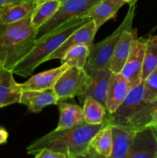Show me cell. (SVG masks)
<instances>
[{"label":"cell","mask_w":157,"mask_h":158,"mask_svg":"<svg viewBox=\"0 0 157 158\" xmlns=\"http://www.w3.org/2000/svg\"><path fill=\"white\" fill-rule=\"evenodd\" d=\"M108 122L101 124L84 123L66 129L56 130L34 140L27 147V153L35 155L44 148L65 154L68 158L80 155L87 151L94 136Z\"/></svg>","instance_id":"1"},{"label":"cell","mask_w":157,"mask_h":158,"mask_svg":"<svg viewBox=\"0 0 157 158\" xmlns=\"http://www.w3.org/2000/svg\"><path fill=\"white\" fill-rule=\"evenodd\" d=\"M32 15L15 23L0 25L2 67L12 71L35 46L37 30L32 24Z\"/></svg>","instance_id":"2"},{"label":"cell","mask_w":157,"mask_h":158,"mask_svg":"<svg viewBox=\"0 0 157 158\" xmlns=\"http://www.w3.org/2000/svg\"><path fill=\"white\" fill-rule=\"evenodd\" d=\"M91 19H92L86 16L75 18L36 41L32 50L15 66L12 72L21 77H29L38 65L47 61L49 56L53 53L69 35Z\"/></svg>","instance_id":"3"},{"label":"cell","mask_w":157,"mask_h":158,"mask_svg":"<svg viewBox=\"0 0 157 158\" xmlns=\"http://www.w3.org/2000/svg\"><path fill=\"white\" fill-rule=\"evenodd\" d=\"M135 16V4L130 5L129 12L120 26L103 41L92 46L84 69L88 74L97 69L109 68L111 58L113 54L122 32L126 29H132V22Z\"/></svg>","instance_id":"4"},{"label":"cell","mask_w":157,"mask_h":158,"mask_svg":"<svg viewBox=\"0 0 157 158\" xmlns=\"http://www.w3.org/2000/svg\"><path fill=\"white\" fill-rule=\"evenodd\" d=\"M102 1L103 0H60V5L56 12L37 29L36 41L74 19L86 16Z\"/></svg>","instance_id":"5"},{"label":"cell","mask_w":157,"mask_h":158,"mask_svg":"<svg viewBox=\"0 0 157 158\" xmlns=\"http://www.w3.org/2000/svg\"><path fill=\"white\" fill-rule=\"evenodd\" d=\"M92 83V78L84 69L69 67L57 80L53 91L58 102L78 97L83 99Z\"/></svg>","instance_id":"6"},{"label":"cell","mask_w":157,"mask_h":158,"mask_svg":"<svg viewBox=\"0 0 157 158\" xmlns=\"http://www.w3.org/2000/svg\"><path fill=\"white\" fill-rule=\"evenodd\" d=\"M144 86L143 82L135 86H132L116 110L112 114L107 115L108 123L112 125L125 127L128 120L132 114L145 103Z\"/></svg>","instance_id":"7"},{"label":"cell","mask_w":157,"mask_h":158,"mask_svg":"<svg viewBox=\"0 0 157 158\" xmlns=\"http://www.w3.org/2000/svg\"><path fill=\"white\" fill-rule=\"evenodd\" d=\"M146 40L136 38L132 41L130 52L125 63L121 73L131 84L135 86L142 83L143 60Z\"/></svg>","instance_id":"8"},{"label":"cell","mask_w":157,"mask_h":158,"mask_svg":"<svg viewBox=\"0 0 157 158\" xmlns=\"http://www.w3.org/2000/svg\"><path fill=\"white\" fill-rule=\"evenodd\" d=\"M157 157V127L147 126L135 131L127 158H155Z\"/></svg>","instance_id":"9"},{"label":"cell","mask_w":157,"mask_h":158,"mask_svg":"<svg viewBox=\"0 0 157 158\" xmlns=\"http://www.w3.org/2000/svg\"><path fill=\"white\" fill-rule=\"evenodd\" d=\"M96 32L94 21L92 19L89 20L86 24L75 30L72 35H69L66 41L53 53L49 56L47 61L56 59L61 60L69 49L80 45H85L91 49L93 46L94 37Z\"/></svg>","instance_id":"10"},{"label":"cell","mask_w":157,"mask_h":158,"mask_svg":"<svg viewBox=\"0 0 157 158\" xmlns=\"http://www.w3.org/2000/svg\"><path fill=\"white\" fill-rule=\"evenodd\" d=\"M132 86L126 78L119 73H113L110 77L106 96V110L111 114L116 110L127 97Z\"/></svg>","instance_id":"11"},{"label":"cell","mask_w":157,"mask_h":158,"mask_svg":"<svg viewBox=\"0 0 157 158\" xmlns=\"http://www.w3.org/2000/svg\"><path fill=\"white\" fill-rule=\"evenodd\" d=\"M69 68L66 64L58 67L40 73L29 78L27 81L19 83L22 92L23 91H42L52 89L62 74Z\"/></svg>","instance_id":"12"},{"label":"cell","mask_w":157,"mask_h":158,"mask_svg":"<svg viewBox=\"0 0 157 158\" xmlns=\"http://www.w3.org/2000/svg\"><path fill=\"white\" fill-rule=\"evenodd\" d=\"M111 125L112 148L108 158H127L130 151L135 131L127 127Z\"/></svg>","instance_id":"13"},{"label":"cell","mask_w":157,"mask_h":158,"mask_svg":"<svg viewBox=\"0 0 157 158\" xmlns=\"http://www.w3.org/2000/svg\"><path fill=\"white\" fill-rule=\"evenodd\" d=\"M22 90L15 82L13 73L0 66V109L14 103H20Z\"/></svg>","instance_id":"14"},{"label":"cell","mask_w":157,"mask_h":158,"mask_svg":"<svg viewBox=\"0 0 157 158\" xmlns=\"http://www.w3.org/2000/svg\"><path fill=\"white\" fill-rule=\"evenodd\" d=\"M136 30L126 29L122 32L109 63V69L113 73H121L129 55L132 43L136 38Z\"/></svg>","instance_id":"15"},{"label":"cell","mask_w":157,"mask_h":158,"mask_svg":"<svg viewBox=\"0 0 157 158\" xmlns=\"http://www.w3.org/2000/svg\"><path fill=\"white\" fill-rule=\"evenodd\" d=\"M112 74V72L109 68L97 69L89 74L92 78V83L81 101L83 102L86 97H91L102 103L104 106H106L108 86Z\"/></svg>","instance_id":"16"},{"label":"cell","mask_w":157,"mask_h":158,"mask_svg":"<svg viewBox=\"0 0 157 158\" xmlns=\"http://www.w3.org/2000/svg\"><path fill=\"white\" fill-rule=\"evenodd\" d=\"M20 103L27 106L31 112L38 113L49 105H58V99L53 89L42 91H23Z\"/></svg>","instance_id":"17"},{"label":"cell","mask_w":157,"mask_h":158,"mask_svg":"<svg viewBox=\"0 0 157 158\" xmlns=\"http://www.w3.org/2000/svg\"><path fill=\"white\" fill-rule=\"evenodd\" d=\"M39 4L35 2H23L3 6L0 9V25L24 19L32 15Z\"/></svg>","instance_id":"18"},{"label":"cell","mask_w":157,"mask_h":158,"mask_svg":"<svg viewBox=\"0 0 157 158\" xmlns=\"http://www.w3.org/2000/svg\"><path fill=\"white\" fill-rule=\"evenodd\" d=\"M126 3L123 0H103L86 15V17L93 20L95 29L98 31L104 23L116 15L119 9Z\"/></svg>","instance_id":"19"},{"label":"cell","mask_w":157,"mask_h":158,"mask_svg":"<svg viewBox=\"0 0 157 158\" xmlns=\"http://www.w3.org/2000/svg\"><path fill=\"white\" fill-rule=\"evenodd\" d=\"M59 120L56 130L66 129L84 123L83 108L75 104L58 102Z\"/></svg>","instance_id":"20"},{"label":"cell","mask_w":157,"mask_h":158,"mask_svg":"<svg viewBox=\"0 0 157 158\" xmlns=\"http://www.w3.org/2000/svg\"><path fill=\"white\" fill-rule=\"evenodd\" d=\"M157 110V98L150 102H145L132 117L128 120L125 127L135 131L147 127L152 120V115Z\"/></svg>","instance_id":"21"},{"label":"cell","mask_w":157,"mask_h":158,"mask_svg":"<svg viewBox=\"0 0 157 158\" xmlns=\"http://www.w3.org/2000/svg\"><path fill=\"white\" fill-rule=\"evenodd\" d=\"M84 120L89 124H101L108 122V112L106 106L91 97H86L83 100Z\"/></svg>","instance_id":"22"},{"label":"cell","mask_w":157,"mask_h":158,"mask_svg":"<svg viewBox=\"0 0 157 158\" xmlns=\"http://www.w3.org/2000/svg\"><path fill=\"white\" fill-rule=\"evenodd\" d=\"M89 147L104 158H108L110 156L112 148V134L109 123L102 128L94 136L89 143Z\"/></svg>","instance_id":"23"},{"label":"cell","mask_w":157,"mask_h":158,"mask_svg":"<svg viewBox=\"0 0 157 158\" xmlns=\"http://www.w3.org/2000/svg\"><path fill=\"white\" fill-rule=\"evenodd\" d=\"M157 67V35H150L146 40L143 60L142 82Z\"/></svg>","instance_id":"24"},{"label":"cell","mask_w":157,"mask_h":158,"mask_svg":"<svg viewBox=\"0 0 157 158\" xmlns=\"http://www.w3.org/2000/svg\"><path fill=\"white\" fill-rule=\"evenodd\" d=\"M60 5V0H49L37 6L32 15V24L38 29L54 15Z\"/></svg>","instance_id":"25"},{"label":"cell","mask_w":157,"mask_h":158,"mask_svg":"<svg viewBox=\"0 0 157 158\" xmlns=\"http://www.w3.org/2000/svg\"><path fill=\"white\" fill-rule=\"evenodd\" d=\"M90 49L87 46L80 45L69 49L61 60L62 64H66L69 67L84 69L89 55Z\"/></svg>","instance_id":"26"},{"label":"cell","mask_w":157,"mask_h":158,"mask_svg":"<svg viewBox=\"0 0 157 158\" xmlns=\"http://www.w3.org/2000/svg\"><path fill=\"white\" fill-rule=\"evenodd\" d=\"M144 100L150 102L157 98V67L143 81Z\"/></svg>","instance_id":"27"},{"label":"cell","mask_w":157,"mask_h":158,"mask_svg":"<svg viewBox=\"0 0 157 158\" xmlns=\"http://www.w3.org/2000/svg\"><path fill=\"white\" fill-rule=\"evenodd\" d=\"M34 158H68L65 154L44 148L38 151Z\"/></svg>","instance_id":"28"},{"label":"cell","mask_w":157,"mask_h":158,"mask_svg":"<svg viewBox=\"0 0 157 158\" xmlns=\"http://www.w3.org/2000/svg\"><path fill=\"white\" fill-rule=\"evenodd\" d=\"M70 158H104L102 157L101 155L98 154L96 151L94 149H92L91 147H89V149L87 150L86 153L83 154H80V155L75 156V157H70Z\"/></svg>","instance_id":"29"},{"label":"cell","mask_w":157,"mask_h":158,"mask_svg":"<svg viewBox=\"0 0 157 158\" xmlns=\"http://www.w3.org/2000/svg\"><path fill=\"white\" fill-rule=\"evenodd\" d=\"M9 137V133L2 127H0V145L6 143Z\"/></svg>","instance_id":"30"},{"label":"cell","mask_w":157,"mask_h":158,"mask_svg":"<svg viewBox=\"0 0 157 158\" xmlns=\"http://www.w3.org/2000/svg\"><path fill=\"white\" fill-rule=\"evenodd\" d=\"M23 2H31L30 0H0V9L3 6H8V5L15 4V3Z\"/></svg>","instance_id":"31"},{"label":"cell","mask_w":157,"mask_h":158,"mask_svg":"<svg viewBox=\"0 0 157 158\" xmlns=\"http://www.w3.org/2000/svg\"><path fill=\"white\" fill-rule=\"evenodd\" d=\"M148 126H156L157 127V110L155 113L153 114L152 117V120H151L150 123Z\"/></svg>","instance_id":"32"},{"label":"cell","mask_w":157,"mask_h":158,"mask_svg":"<svg viewBox=\"0 0 157 158\" xmlns=\"http://www.w3.org/2000/svg\"><path fill=\"white\" fill-rule=\"evenodd\" d=\"M123 1L126 2V3H129V5H134V4H135V2H136L137 0H123Z\"/></svg>","instance_id":"33"},{"label":"cell","mask_w":157,"mask_h":158,"mask_svg":"<svg viewBox=\"0 0 157 158\" xmlns=\"http://www.w3.org/2000/svg\"><path fill=\"white\" fill-rule=\"evenodd\" d=\"M30 1H31V2H35L42 3V2H44L49 1V0H30Z\"/></svg>","instance_id":"34"},{"label":"cell","mask_w":157,"mask_h":158,"mask_svg":"<svg viewBox=\"0 0 157 158\" xmlns=\"http://www.w3.org/2000/svg\"><path fill=\"white\" fill-rule=\"evenodd\" d=\"M155 158H157V157H155Z\"/></svg>","instance_id":"35"}]
</instances>
